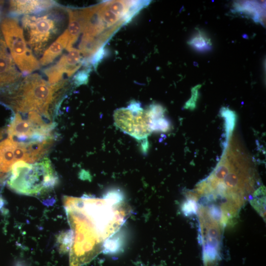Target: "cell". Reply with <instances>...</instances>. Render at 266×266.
Segmentation results:
<instances>
[{
    "instance_id": "cell-1",
    "label": "cell",
    "mask_w": 266,
    "mask_h": 266,
    "mask_svg": "<svg viewBox=\"0 0 266 266\" xmlns=\"http://www.w3.org/2000/svg\"><path fill=\"white\" fill-rule=\"evenodd\" d=\"M63 202L71 230L69 266H83L102 251L127 211L123 201L108 193L102 199L65 196Z\"/></svg>"
},
{
    "instance_id": "cell-2",
    "label": "cell",
    "mask_w": 266,
    "mask_h": 266,
    "mask_svg": "<svg viewBox=\"0 0 266 266\" xmlns=\"http://www.w3.org/2000/svg\"><path fill=\"white\" fill-rule=\"evenodd\" d=\"M233 141L211 174L193 190L198 198L218 208L229 223L252 198L257 183L255 171Z\"/></svg>"
},
{
    "instance_id": "cell-3",
    "label": "cell",
    "mask_w": 266,
    "mask_h": 266,
    "mask_svg": "<svg viewBox=\"0 0 266 266\" xmlns=\"http://www.w3.org/2000/svg\"><path fill=\"white\" fill-rule=\"evenodd\" d=\"M66 85L65 80L51 84L39 74H31L4 92L3 99L18 112L35 111L49 118L51 107Z\"/></svg>"
},
{
    "instance_id": "cell-4",
    "label": "cell",
    "mask_w": 266,
    "mask_h": 266,
    "mask_svg": "<svg viewBox=\"0 0 266 266\" xmlns=\"http://www.w3.org/2000/svg\"><path fill=\"white\" fill-rule=\"evenodd\" d=\"M65 10L57 6L37 14L24 15L21 20L25 38L35 55H42L60 35L66 22Z\"/></svg>"
},
{
    "instance_id": "cell-5",
    "label": "cell",
    "mask_w": 266,
    "mask_h": 266,
    "mask_svg": "<svg viewBox=\"0 0 266 266\" xmlns=\"http://www.w3.org/2000/svg\"><path fill=\"white\" fill-rule=\"evenodd\" d=\"M58 181L50 161L44 158L33 164L22 161L15 163L11 168L7 183L18 194L33 196L52 189Z\"/></svg>"
},
{
    "instance_id": "cell-6",
    "label": "cell",
    "mask_w": 266,
    "mask_h": 266,
    "mask_svg": "<svg viewBox=\"0 0 266 266\" xmlns=\"http://www.w3.org/2000/svg\"><path fill=\"white\" fill-rule=\"evenodd\" d=\"M200 237L204 266H217L221 259V249L226 224L220 212L213 206L197 203Z\"/></svg>"
},
{
    "instance_id": "cell-7",
    "label": "cell",
    "mask_w": 266,
    "mask_h": 266,
    "mask_svg": "<svg viewBox=\"0 0 266 266\" xmlns=\"http://www.w3.org/2000/svg\"><path fill=\"white\" fill-rule=\"evenodd\" d=\"M1 29L11 56L21 72L29 75L39 68V62L28 46L17 20L13 18L3 19Z\"/></svg>"
},
{
    "instance_id": "cell-8",
    "label": "cell",
    "mask_w": 266,
    "mask_h": 266,
    "mask_svg": "<svg viewBox=\"0 0 266 266\" xmlns=\"http://www.w3.org/2000/svg\"><path fill=\"white\" fill-rule=\"evenodd\" d=\"M115 124L122 131L138 140H144L152 133L151 118L147 110L138 102L133 101L127 108L114 112Z\"/></svg>"
},
{
    "instance_id": "cell-9",
    "label": "cell",
    "mask_w": 266,
    "mask_h": 266,
    "mask_svg": "<svg viewBox=\"0 0 266 266\" xmlns=\"http://www.w3.org/2000/svg\"><path fill=\"white\" fill-rule=\"evenodd\" d=\"M54 127L53 123L42 125L35 124L17 112L7 129L8 137L22 143L52 141Z\"/></svg>"
},
{
    "instance_id": "cell-10",
    "label": "cell",
    "mask_w": 266,
    "mask_h": 266,
    "mask_svg": "<svg viewBox=\"0 0 266 266\" xmlns=\"http://www.w3.org/2000/svg\"><path fill=\"white\" fill-rule=\"evenodd\" d=\"M20 161L27 163L36 162L33 143L18 142L8 137L0 142V172L9 171Z\"/></svg>"
},
{
    "instance_id": "cell-11",
    "label": "cell",
    "mask_w": 266,
    "mask_h": 266,
    "mask_svg": "<svg viewBox=\"0 0 266 266\" xmlns=\"http://www.w3.org/2000/svg\"><path fill=\"white\" fill-rule=\"evenodd\" d=\"M66 54L63 55L54 65L45 68L44 73L51 84H56L62 80L64 74L68 77L72 75L82 64L80 51L72 48Z\"/></svg>"
},
{
    "instance_id": "cell-12",
    "label": "cell",
    "mask_w": 266,
    "mask_h": 266,
    "mask_svg": "<svg viewBox=\"0 0 266 266\" xmlns=\"http://www.w3.org/2000/svg\"><path fill=\"white\" fill-rule=\"evenodd\" d=\"M21 76L8 52L5 43L0 38V88L17 83Z\"/></svg>"
},
{
    "instance_id": "cell-13",
    "label": "cell",
    "mask_w": 266,
    "mask_h": 266,
    "mask_svg": "<svg viewBox=\"0 0 266 266\" xmlns=\"http://www.w3.org/2000/svg\"><path fill=\"white\" fill-rule=\"evenodd\" d=\"M56 6L52 0H10L9 12L12 15L39 14Z\"/></svg>"
},
{
    "instance_id": "cell-14",
    "label": "cell",
    "mask_w": 266,
    "mask_h": 266,
    "mask_svg": "<svg viewBox=\"0 0 266 266\" xmlns=\"http://www.w3.org/2000/svg\"><path fill=\"white\" fill-rule=\"evenodd\" d=\"M68 39L66 29L44 51L39 61L40 65L47 66L52 63L66 49Z\"/></svg>"
},
{
    "instance_id": "cell-15",
    "label": "cell",
    "mask_w": 266,
    "mask_h": 266,
    "mask_svg": "<svg viewBox=\"0 0 266 266\" xmlns=\"http://www.w3.org/2000/svg\"><path fill=\"white\" fill-rule=\"evenodd\" d=\"M66 11L69 17L68 27L67 29L69 39L66 50L68 51L73 48L72 45L82 32V24L78 10L67 8Z\"/></svg>"
},
{
    "instance_id": "cell-16",
    "label": "cell",
    "mask_w": 266,
    "mask_h": 266,
    "mask_svg": "<svg viewBox=\"0 0 266 266\" xmlns=\"http://www.w3.org/2000/svg\"><path fill=\"white\" fill-rule=\"evenodd\" d=\"M189 44L194 49L200 52L208 51L212 46L210 39L201 33L194 35L189 40Z\"/></svg>"
},
{
    "instance_id": "cell-17",
    "label": "cell",
    "mask_w": 266,
    "mask_h": 266,
    "mask_svg": "<svg viewBox=\"0 0 266 266\" xmlns=\"http://www.w3.org/2000/svg\"><path fill=\"white\" fill-rule=\"evenodd\" d=\"M100 16L106 27L110 28V26H120L121 23H118L121 19L116 15L112 12L108 8L106 3H101L98 5Z\"/></svg>"
},
{
    "instance_id": "cell-18",
    "label": "cell",
    "mask_w": 266,
    "mask_h": 266,
    "mask_svg": "<svg viewBox=\"0 0 266 266\" xmlns=\"http://www.w3.org/2000/svg\"><path fill=\"white\" fill-rule=\"evenodd\" d=\"M252 197L251 204L256 210L260 213L261 216H264L265 210V198L264 189L259 188L254 192Z\"/></svg>"
},
{
    "instance_id": "cell-19",
    "label": "cell",
    "mask_w": 266,
    "mask_h": 266,
    "mask_svg": "<svg viewBox=\"0 0 266 266\" xmlns=\"http://www.w3.org/2000/svg\"><path fill=\"white\" fill-rule=\"evenodd\" d=\"M120 247V242L117 238L110 237L104 241L102 251L106 254H113L118 250Z\"/></svg>"
},
{
    "instance_id": "cell-20",
    "label": "cell",
    "mask_w": 266,
    "mask_h": 266,
    "mask_svg": "<svg viewBox=\"0 0 266 266\" xmlns=\"http://www.w3.org/2000/svg\"><path fill=\"white\" fill-rule=\"evenodd\" d=\"M89 70L84 69L80 71L73 78L74 83L76 86L86 84L88 82Z\"/></svg>"
},
{
    "instance_id": "cell-21",
    "label": "cell",
    "mask_w": 266,
    "mask_h": 266,
    "mask_svg": "<svg viewBox=\"0 0 266 266\" xmlns=\"http://www.w3.org/2000/svg\"><path fill=\"white\" fill-rule=\"evenodd\" d=\"M200 87V85H198L193 88L192 97L185 105L186 108L193 109L195 107L198 97V92Z\"/></svg>"
},
{
    "instance_id": "cell-22",
    "label": "cell",
    "mask_w": 266,
    "mask_h": 266,
    "mask_svg": "<svg viewBox=\"0 0 266 266\" xmlns=\"http://www.w3.org/2000/svg\"><path fill=\"white\" fill-rule=\"evenodd\" d=\"M104 54V50L103 48H100L97 52L94 55L92 60V64L96 66L99 62L102 59Z\"/></svg>"
},
{
    "instance_id": "cell-23",
    "label": "cell",
    "mask_w": 266,
    "mask_h": 266,
    "mask_svg": "<svg viewBox=\"0 0 266 266\" xmlns=\"http://www.w3.org/2000/svg\"><path fill=\"white\" fill-rule=\"evenodd\" d=\"M4 131L0 129V139H1L3 134Z\"/></svg>"
},
{
    "instance_id": "cell-24",
    "label": "cell",
    "mask_w": 266,
    "mask_h": 266,
    "mask_svg": "<svg viewBox=\"0 0 266 266\" xmlns=\"http://www.w3.org/2000/svg\"><path fill=\"white\" fill-rule=\"evenodd\" d=\"M2 1H0V17H1V4H2Z\"/></svg>"
},
{
    "instance_id": "cell-25",
    "label": "cell",
    "mask_w": 266,
    "mask_h": 266,
    "mask_svg": "<svg viewBox=\"0 0 266 266\" xmlns=\"http://www.w3.org/2000/svg\"><path fill=\"white\" fill-rule=\"evenodd\" d=\"M3 174L1 173V172H0V181L2 180V178H3Z\"/></svg>"
}]
</instances>
